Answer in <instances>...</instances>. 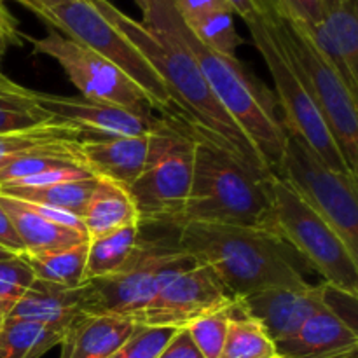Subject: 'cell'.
<instances>
[{
  "label": "cell",
  "instance_id": "obj_1",
  "mask_svg": "<svg viewBox=\"0 0 358 358\" xmlns=\"http://www.w3.org/2000/svg\"><path fill=\"white\" fill-rule=\"evenodd\" d=\"M93 6L138 49L166 86L171 107L194 135L247 163L261 173H273L254 143L231 119L210 90L194 55L178 28L173 0H145L143 21H135L108 0H91Z\"/></svg>",
  "mask_w": 358,
  "mask_h": 358
},
{
  "label": "cell",
  "instance_id": "obj_2",
  "mask_svg": "<svg viewBox=\"0 0 358 358\" xmlns=\"http://www.w3.org/2000/svg\"><path fill=\"white\" fill-rule=\"evenodd\" d=\"M177 243L198 264L215 271L234 299L275 287L306 285L301 257L261 227L233 224H185Z\"/></svg>",
  "mask_w": 358,
  "mask_h": 358
},
{
  "label": "cell",
  "instance_id": "obj_3",
  "mask_svg": "<svg viewBox=\"0 0 358 358\" xmlns=\"http://www.w3.org/2000/svg\"><path fill=\"white\" fill-rule=\"evenodd\" d=\"M269 177L271 173H261L229 150L194 135L191 189L170 229L185 224L261 227L269 210Z\"/></svg>",
  "mask_w": 358,
  "mask_h": 358
},
{
  "label": "cell",
  "instance_id": "obj_4",
  "mask_svg": "<svg viewBox=\"0 0 358 358\" xmlns=\"http://www.w3.org/2000/svg\"><path fill=\"white\" fill-rule=\"evenodd\" d=\"M276 38L296 65L338 143L348 170L358 177V103L341 73L311 38L306 24L276 0H255Z\"/></svg>",
  "mask_w": 358,
  "mask_h": 358
},
{
  "label": "cell",
  "instance_id": "obj_5",
  "mask_svg": "<svg viewBox=\"0 0 358 358\" xmlns=\"http://www.w3.org/2000/svg\"><path fill=\"white\" fill-rule=\"evenodd\" d=\"M178 28L212 93L273 171L287 138L285 126L275 110L273 93L236 56L219 55L196 41L180 16Z\"/></svg>",
  "mask_w": 358,
  "mask_h": 358
},
{
  "label": "cell",
  "instance_id": "obj_6",
  "mask_svg": "<svg viewBox=\"0 0 358 358\" xmlns=\"http://www.w3.org/2000/svg\"><path fill=\"white\" fill-rule=\"evenodd\" d=\"M152 117L147 156L138 178L128 189L140 226L168 227L182 212L194 170V135L173 112Z\"/></svg>",
  "mask_w": 358,
  "mask_h": 358
},
{
  "label": "cell",
  "instance_id": "obj_7",
  "mask_svg": "<svg viewBox=\"0 0 358 358\" xmlns=\"http://www.w3.org/2000/svg\"><path fill=\"white\" fill-rule=\"evenodd\" d=\"M269 210L261 229L275 234L310 264L324 283L358 294V259L334 229L306 205L282 178H268Z\"/></svg>",
  "mask_w": 358,
  "mask_h": 358
},
{
  "label": "cell",
  "instance_id": "obj_8",
  "mask_svg": "<svg viewBox=\"0 0 358 358\" xmlns=\"http://www.w3.org/2000/svg\"><path fill=\"white\" fill-rule=\"evenodd\" d=\"M52 30L65 34L124 70L149 96L152 108L168 112L171 107L166 86L138 49L93 6L91 0H20Z\"/></svg>",
  "mask_w": 358,
  "mask_h": 358
},
{
  "label": "cell",
  "instance_id": "obj_9",
  "mask_svg": "<svg viewBox=\"0 0 358 358\" xmlns=\"http://www.w3.org/2000/svg\"><path fill=\"white\" fill-rule=\"evenodd\" d=\"M198 262L185 254L173 236L138 241L128 261L112 275L91 280L93 304L90 315H112L135 322L140 311L157 296L168 282L187 271Z\"/></svg>",
  "mask_w": 358,
  "mask_h": 358
},
{
  "label": "cell",
  "instance_id": "obj_10",
  "mask_svg": "<svg viewBox=\"0 0 358 358\" xmlns=\"http://www.w3.org/2000/svg\"><path fill=\"white\" fill-rule=\"evenodd\" d=\"M273 173L313 208L358 259V177L329 168L306 142L290 131Z\"/></svg>",
  "mask_w": 358,
  "mask_h": 358
},
{
  "label": "cell",
  "instance_id": "obj_11",
  "mask_svg": "<svg viewBox=\"0 0 358 358\" xmlns=\"http://www.w3.org/2000/svg\"><path fill=\"white\" fill-rule=\"evenodd\" d=\"M245 23L250 30L254 45L261 52L262 59L271 73L276 94H278L276 98L283 110L282 122L287 131L294 133L303 142H306L329 168L341 171V173L353 175L346 166L345 157H343L338 143L332 138L327 122L318 110L310 90L301 79L292 59L289 58L285 49L278 42L264 14L259 10L257 16Z\"/></svg>",
  "mask_w": 358,
  "mask_h": 358
},
{
  "label": "cell",
  "instance_id": "obj_12",
  "mask_svg": "<svg viewBox=\"0 0 358 358\" xmlns=\"http://www.w3.org/2000/svg\"><path fill=\"white\" fill-rule=\"evenodd\" d=\"M30 42L35 55L49 56L65 70L80 96L150 114L152 105L145 91L105 56L70 41L52 28L45 37L30 38Z\"/></svg>",
  "mask_w": 358,
  "mask_h": 358
},
{
  "label": "cell",
  "instance_id": "obj_13",
  "mask_svg": "<svg viewBox=\"0 0 358 358\" xmlns=\"http://www.w3.org/2000/svg\"><path fill=\"white\" fill-rule=\"evenodd\" d=\"M234 301L210 266L196 264L168 282L140 311L135 324L185 329L206 315L226 310Z\"/></svg>",
  "mask_w": 358,
  "mask_h": 358
},
{
  "label": "cell",
  "instance_id": "obj_14",
  "mask_svg": "<svg viewBox=\"0 0 358 358\" xmlns=\"http://www.w3.org/2000/svg\"><path fill=\"white\" fill-rule=\"evenodd\" d=\"M38 107L58 122L73 126L87 136H140L147 135L152 114H140L121 105L105 103L84 96L34 91Z\"/></svg>",
  "mask_w": 358,
  "mask_h": 358
},
{
  "label": "cell",
  "instance_id": "obj_15",
  "mask_svg": "<svg viewBox=\"0 0 358 358\" xmlns=\"http://www.w3.org/2000/svg\"><path fill=\"white\" fill-rule=\"evenodd\" d=\"M240 301L245 313L259 322L275 345L296 334L315 313L324 310V283L275 287Z\"/></svg>",
  "mask_w": 358,
  "mask_h": 358
},
{
  "label": "cell",
  "instance_id": "obj_16",
  "mask_svg": "<svg viewBox=\"0 0 358 358\" xmlns=\"http://www.w3.org/2000/svg\"><path fill=\"white\" fill-rule=\"evenodd\" d=\"M91 304H93V287L90 282L77 289H66L35 278L28 292L14 304L7 318H20V320L66 329L73 318L83 313H90Z\"/></svg>",
  "mask_w": 358,
  "mask_h": 358
},
{
  "label": "cell",
  "instance_id": "obj_17",
  "mask_svg": "<svg viewBox=\"0 0 358 358\" xmlns=\"http://www.w3.org/2000/svg\"><path fill=\"white\" fill-rule=\"evenodd\" d=\"M275 346L280 358H350L357 353L358 332L324 308Z\"/></svg>",
  "mask_w": 358,
  "mask_h": 358
},
{
  "label": "cell",
  "instance_id": "obj_18",
  "mask_svg": "<svg viewBox=\"0 0 358 358\" xmlns=\"http://www.w3.org/2000/svg\"><path fill=\"white\" fill-rule=\"evenodd\" d=\"M84 164L96 177L131 187L147 156V135L87 136L79 142Z\"/></svg>",
  "mask_w": 358,
  "mask_h": 358
},
{
  "label": "cell",
  "instance_id": "obj_19",
  "mask_svg": "<svg viewBox=\"0 0 358 358\" xmlns=\"http://www.w3.org/2000/svg\"><path fill=\"white\" fill-rule=\"evenodd\" d=\"M135 322L112 315L83 313L66 325L59 358H108L122 348Z\"/></svg>",
  "mask_w": 358,
  "mask_h": 358
},
{
  "label": "cell",
  "instance_id": "obj_20",
  "mask_svg": "<svg viewBox=\"0 0 358 358\" xmlns=\"http://www.w3.org/2000/svg\"><path fill=\"white\" fill-rule=\"evenodd\" d=\"M0 206L13 220L24 245V254H45L87 241V234L80 229L63 226L35 212L28 203L0 194Z\"/></svg>",
  "mask_w": 358,
  "mask_h": 358
},
{
  "label": "cell",
  "instance_id": "obj_21",
  "mask_svg": "<svg viewBox=\"0 0 358 358\" xmlns=\"http://www.w3.org/2000/svg\"><path fill=\"white\" fill-rule=\"evenodd\" d=\"M80 220L87 238L91 240L114 233L129 224H136L138 212L124 185L98 177L96 187L84 206Z\"/></svg>",
  "mask_w": 358,
  "mask_h": 358
},
{
  "label": "cell",
  "instance_id": "obj_22",
  "mask_svg": "<svg viewBox=\"0 0 358 358\" xmlns=\"http://www.w3.org/2000/svg\"><path fill=\"white\" fill-rule=\"evenodd\" d=\"M84 164L79 142H58L21 152L0 166V185L16 184L58 168ZM86 166V164H84Z\"/></svg>",
  "mask_w": 358,
  "mask_h": 358
},
{
  "label": "cell",
  "instance_id": "obj_23",
  "mask_svg": "<svg viewBox=\"0 0 358 358\" xmlns=\"http://www.w3.org/2000/svg\"><path fill=\"white\" fill-rule=\"evenodd\" d=\"M98 177L48 185H0V194L30 205H42L83 217L84 206L96 187Z\"/></svg>",
  "mask_w": 358,
  "mask_h": 358
},
{
  "label": "cell",
  "instance_id": "obj_24",
  "mask_svg": "<svg viewBox=\"0 0 358 358\" xmlns=\"http://www.w3.org/2000/svg\"><path fill=\"white\" fill-rule=\"evenodd\" d=\"M65 329L6 318L0 325V358H42L62 343Z\"/></svg>",
  "mask_w": 358,
  "mask_h": 358
},
{
  "label": "cell",
  "instance_id": "obj_25",
  "mask_svg": "<svg viewBox=\"0 0 358 358\" xmlns=\"http://www.w3.org/2000/svg\"><path fill=\"white\" fill-rule=\"evenodd\" d=\"M227 315L229 325L220 358H278L268 332L255 318L245 313L240 301L236 299L227 308Z\"/></svg>",
  "mask_w": 358,
  "mask_h": 358
},
{
  "label": "cell",
  "instance_id": "obj_26",
  "mask_svg": "<svg viewBox=\"0 0 358 358\" xmlns=\"http://www.w3.org/2000/svg\"><path fill=\"white\" fill-rule=\"evenodd\" d=\"M90 240L76 247L45 254H23L21 257L28 262L35 278L55 285L77 289L86 283V261Z\"/></svg>",
  "mask_w": 358,
  "mask_h": 358
},
{
  "label": "cell",
  "instance_id": "obj_27",
  "mask_svg": "<svg viewBox=\"0 0 358 358\" xmlns=\"http://www.w3.org/2000/svg\"><path fill=\"white\" fill-rule=\"evenodd\" d=\"M140 229L142 226L136 222L105 236L91 238L87 245L86 282L103 278L117 271L131 255L140 238Z\"/></svg>",
  "mask_w": 358,
  "mask_h": 358
},
{
  "label": "cell",
  "instance_id": "obj_28",
  "mask_svg": "<svg viewBox=\"0 0 358 358\" xmlns=\"http://www.w3.org/2000/svg\"><path fill=\"white\" fill-rule=\"evenodd\" d=\"M49 117L35 101L34 91L20 86L0 72V135L45 124Z\"/></svg>",
  "mask_w": 358,
  "mask_h": 358
},
{
  "label": "cell",
  "instance_id": "obj_29",
  "mask_svg": "<svg viewBox=\"0 0 358 358\" xmlns=\"http://www.w3.org/2000/svg\"><path fill=\"white\" fill-rule=\"evenodd\" d=\"M358 0H322V21L358 83Z\"/></svg>",
  "mask_w": 358,
  "mask_h": 358
},
{
  "label": "cell",
  "instance_id": "obj_30",
  "mask_svg": "<svg viewBox=\"0 0 358 358\" xmlns=\"http://www.w3.org/2000/svg\"><path fill=\"white\" fill-rule=\"evenodd\" d=\"M184 24L194 35L196 41L219 55L236 56V49L245 44L243 37L238 34L236 24H234L233 10H210V13L184 21Z\"/></svg>",
  "mask_w": 358,
  "mask_h": 358
},
{
  "label": "cell",
  "instance_id": "obj_31",
  "mask_svg": "<svg viewBox=\"0 0 358 358\" xmlns=\"http://www.w3.org/2000/svg\"><path fill=\"white\" fill-rule=\"evenodd\" d=\"M83 138H86V133L58 121H49L35 128L23 129V131L3 133L0 135V166L10 157L35 149V147L58 142H80Z\"/></svg>",
  "mask_w": 358,
  "mask_h": 358
},
{
  "label": "cell",
  "instance_id": "obj_32",
  "mask_svg": "<svg viewBox=\"0 0 358 358\" xmlns=\"http://www.w3.org/2000/svg\"><path fill=\"white\" fill-rule=\"evenodd\" d=\"M227 325H229V315L227 308L222 311H215L206 317L194 320L187 325L192 341L198 346L201 355L205 358H220L224 343H226Z\"/></svg>",
  "mask_w": 358,
  "mask_h": 358
},
{
  "label": "cell",
  "instance_id": "obj_33",
  "mask_svg": "<svg viewBox=\"0 0 358 358\" xmlns=\"http://www.w3.org/2000/svg\"><path fill=\"white\" fill-rule=\"evenodd\" d=\"M35 275L21 255L0 261V304L10 313L14 304L28 292Z\"/></svg>",
  "mask_w": 358,
  "mask_h": 358
},
{
  "label": "cell",
  "instance_id": "obj_34",
  "mask_svg": "<svg viewBox=\"0 0 358 358\" xmlns=\"http://www.w3.org/2000/svg\"><path fill=\"white\" fill-rule=\"evenodd\" d=\"M178 329L135 324L131 334L122 345V358H157Z\"/></svg>",
  "mask_w": 358,
  "mask_h": 358
},
{
  "label": "cell",
  "instance_id": "obj_35",
  "mask_svg": "<svg viewBox=\"0 0 358 358\" xmlns=\"http://www.w3.org/2000/svg\"><path fill=\"white\" fill-rule=\"evenodd\" d=\"M324 308L357 331V296L324 283Z\"/></svg>",
  "mask_w": 358,
  "mask_h": 358
},
{
  "label": "cell",
  "instance_id": "obj_36",
  "mask_svg": "<svg viewBox=\"0 0 358 358\" xmlns=\"http://www.w3.org/2000/svg\"><path fill=\"white\" fill-rule=\"evenodd\" d=\"M157 358H205L192 341L187 329H178Z\"/></svg>",
  "mask_w": 358,
  "mask_h": 358
},
{
  "label": "cell",
  "instance_id": "obj_37",
  "mask_svg": "<svg viewBox=\"0 0 358 358\" xmlns=\"http://www.w3.org/2000/svg\"><path fill=\"white\" fill-rule=\"evenodd\" d=\"M21 41H23V35L20 31L17 20L7 9L6 2L0 0V58L9 48L20 45Z\"/></svg>",
  "mask_w": 358,
  "mask_h": 358
},
{
  "label": "cell",
  "instance_id": "obj_38",
  "mask_svg": "<svg viewBox=\"0 0 358 358\" xmlns=\"http://www.w3.org/2000/svg\"><path fill=\"white\" fill-rule=\"evenodd\" d=\"M173 6L177 9L178 16L184 21L199 16V14L210 13V10H233L227 0H173Z\"/></svg>",
  "mask_w": 358,
  "mask_h": 358
},
{
  "label": "cell",
  "instance_id": "obj_39",
  "mask_svg": "<svg viewBox=\"0 0 358 358\" xmlns=\"http://www.w3.org/2000/svg\"><path fill=\"white\" fill-rule=\"evenodd\" d=\"M306 24L322 21V0H276Z\"/></svg>",
  "mask_w": 358,
  "mask_h": 358
},
{
  "label": "cell",
  "instance_id": "obj_40",
  "mask_svg": "<svg viewBox=\"0 0 358 358\" xmlns=\"http://www.w3.org/2000/svg\"><path fill=\"white\" fill-rule=\"evenodd\" d=\"M0 247L6 248V250H9L14 255L24 254L23 241H21L10 217L7 215L2 206H0Z\"/></svg>",
  "mask_w": 358,
  "mask_h": 358
},
{
  "label": "cell",
  "instance_id": "obj_41",
  "mask_svg": "<svg viewBox=\"0 0 358 358\" xmlns=\"http://www.w3.org/2000/svg\"><path fill=\"white\" fill-rule=\"evenodd\" d=\"M227 2H229L233 13L238 14L243 21L252 20L259 14V7L255 0H227Z\"/></svg>",
  "mask_w": 358,
  "mask_h": 358
},
{
  "label": "cell",
  "instance_id": "obj_42",
  "mask_svg": "<svg viewBox=\"0 0 358 358\" xmlns=\"http://www.w3.org/2000/svg\"><path fill=\"white\" fill-rule=\"evenodd\" d=\"M10 257H16V255L10 254L9 250H6V248L0 247V261H6V259H10Z\"/></svg>",
  "mask_w": 358,
  "mask_h": 358
},
{
  "label": "cell",
  "instance_id": "obj_43",
  "mask_svg": "<svg viewBox=\"0 0 358 358\" xmlns=\"http://www.w3.org/2000/svg\"><path fill=\"white\" fill-rule=\"evenodd\" d=\"M7 315H9V313H7V310L2 306V304H0V325H2V322L6 320Z\"/></svg>",
  "mask_w": 358,
  "mask_h": 358
},
{
  "label": "cell",
  "instance_id": "obj_44",
  "mask_svg": "<svg viewBox=\"0 0 358 358\" xmlns=\"http://www.w3.org/2000/svg\"><path fill=\"white\" fill-rule=\"evenodd\" d=\"M135 2H136V6L140 7V9H142V7L145 6V0H135Z\"/></svg>",
  "mask_w": 358,
  "mask_h": 358
},
{
  "label": "cell",
  "instance_id": "obj_45",
  "mask_svg": "<svg viewBox=\"0 0 358 358\" xmlns=\"http://www.w3.org/2000/svg\"><path fill=\"white\" fill-rule=\"evenodd\" d=\"M108 358H122V355H121V352H115L114 355H110Z\"/></svg>",
  "mask_w": 358,
  "mask_h": 358
},
{
  "label": "cell",
  "instance_id": "obj_46",
  "mask_svg": "<svg viewBox=\"0 0 358 358\" xmlns=\"http://www.w3.org/2000/svg\"><path fill=\"white\" fill-rule=\"evenodd\" d=\"M14 2H20V0H14Z\"/></svg>",
  "mask_w": 358,
  "mask_h": 358
}]
</instances>
